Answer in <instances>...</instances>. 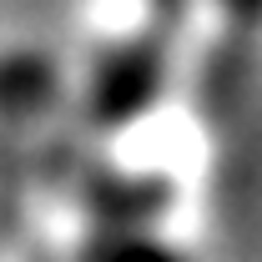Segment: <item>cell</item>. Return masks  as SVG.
Wrapping results in <instances>:
<instances>
[{"label": "cell", "instance_id": "obj_1", "mask_svg": "<svg viewBox=\"0 0 262 262\" xmlns=\"http://www.w3.org/2000/svg\"><path fill=\"white\" fill-rule=\"evenodd\" d=\"M157 91V61L146 51H116L111 61L96 71L91 81V106H96V121L106 126H121L131 121Z\"/></svg>", "mask_w": 262, "mask_h": 262}, {"label": "cell", "instance_id": "obj_2", "mask_svg": "<svg viewBox=\"0 0 262 262\" xmlns=\"http://www.w3.org/2000/svg\"><path fill=\"white\" fill-rule=\"evenodd\" d=\"M76 262H192L157 222H91Z\"/></svg>", "mask_w": 262, "mask_h": 262}, {"label": "cell", "instance_id": "obj_3", "mask_svg": "<svg viewBox=\"0 0 262 262\" xmlns=\"http://www.w3.org/2000/svg\"><path fill=\"white\" fill-rule=\"evenodd\" d=\"M237 5H242V10H262V0H237Z\"/></svg>", "mask_w": 262, "mask_h": 262}]
</instances>
